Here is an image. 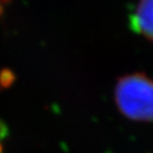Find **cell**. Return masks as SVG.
Instances as JSON below:
<instances>
[{
    "mask_svg": "<svg viewBox=\"0 0 153 153\" xmlns=\"http://www.w3.org/2000/svg\"><path fill=\"white\" fill-rule=\"evenodd\" d=\"M130 27L135 33L153 42V0H139L130 15Z\"/></svg>",
    "mask_w": 153,
    "mask_h": 153,
    "instance_id": "cell-2",
    "label": "cell"
},
{
    "mask_svg": "<svg viewBox=\"0 0 153 153\" xmlns=\"http://www.w3.org/2000/svg\"><path fill=\"white\" fill-rule=\"evenodd\" d=\"M119 112L134 121H153V80L136 72L120 78L114 91Z\"/></svg>",
    "mask_w": 153,
    "mask_h": 153,
    "instance_id": "cell-1",
    "label": "cell"
}]
</instances>
